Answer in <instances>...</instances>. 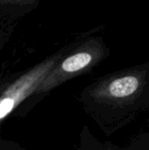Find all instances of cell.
<instances>
[{
    "label": "cell",
    "mask_w": 149,
    "mask_h": 150,
    "mask_svg": "<svg viewBox=\"0 0 149 150\" xmlns=\"http://www.w3.org/2000/svg\"><path fill=\"white\" fill-rule=\"evenodd\" d=\"M68 44L45 59L20 73L0 88V124L35 91L50 69L61 57Z\"/></svg>",
    "instance_id": "3"
},
{
    "label": "cell",
    "mask_w": 149,
    "mask_h": 150,
    "mask_svg": "<svg viewBox=\"0 0 149 150\" xmlns=\"http://www.w3.org/2000/svg\"><path fill=\"white\" fill-rule=\"evenodd\" d=\"M40 0H0V20L13 22L36 9Z\"/></svg>",
    "instance_id": "4"
},
{
    "label": "cell",
    "mask_w": 149,
    "mask_h": 150,
    "mask_svg": "<svg viewBox=\"0 0 149 150\" xmlns=\"http://www.w3.org/2000/svg\"><path fill=\"white\" fill-rule=\"evenodd\" d=\"M109 47L101 36L77 38L47 74L35 94H46L66 82L85 75L109 56Z\"/></svg>",
    "instance_id": "2"
},
{
    "label": "cell",
    "mask_w": 149,
    "mask_h": 150,
    "mask_svg": "<svg viewBox=\"0 0 149 150\" xmlns=\"http://www.w3.org/2000/svg\"><path fill=\"white\" fill-rule=\"evenodd\" d=\"M11 23L12 22L0 20V53L4 49L6 44L8 43L11 33L13 31L14 26Z\"/></svg>",
    "instance_id": "5"
},
{
    "label": "cell",
    "mask_w": 149,
    "mask_h": 150,
    "mask_svg": "<svg viewBox=\"0 0 149 150\" xmlns=\"http://www.w3.org/2000/svg\"><path fill=\"white\" fill-rule=\"evenodd\" d=\"M149 63L113 71L99 78L81 93L84 108L107 132L132 119L147 103Z\"/></svg>",
    "instance_id": "1"
}]
</instances>
